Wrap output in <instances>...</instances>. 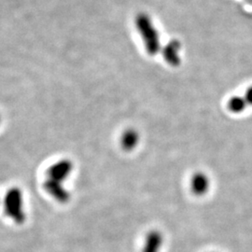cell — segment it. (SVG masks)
Masks as SVG:
<instances>
[{"label":"cell","instance_id":"obj_6","mask_svg":"<svg viewBox=\"0 0 252 252\" xmlns=\"http://www.w3.org/2000/svg\"><path fill=\"white\" fill-rule=\"evenodd\" d=\"M139 142V134L135 129H127L121 137L122 148L126 152H131Z\"/></svg>","mask_w":252,"mask_h":252},{"label":"cell","instance_id":"obj_3","mask_svg":"<svg viewBox=\"0 0 252 252\" xmlns=\"http://www.w3.org/2000/svg\"><path fill=\"white\" fill-rule=\"evenodd\" d=\"M46 191L59 203H66L70 199V193L63 187L62 182L47 179L43 184Z\"/></svg>","mask_w":252,"mask_h":252},{"label":"cell","instance_id":"obj_5","mask_svg":"<svg viewBox=\"0 0 252 252\" xmlns=\"http://www.w3.org/2000/svg\"><path fill=\"white\" fill-rule=\"evenodd\" d=\"M162 244V234L158 231H152L146 236L142 252H159Z\"/></svg>","mask_w":252,"mask_h":252},{"label":"cell","instance_id":"obj_10","mask_svg":"<svg viewBox=\"0 0 252 252\" xmlns=\"http://www.w3.org/2000/svg\"><path fill=\"white\" fill-rule=\"evenodd\" d=\"M0 121H1V119H0Z\"/></svg>","mask_w":252,"mask_h":252},{"label":"cell","instance_id":"obj_4","mask_svg":"<svg viewBox=\"0 0 252 252\" xmlns=\"http://www.w3.org/2000/svg\"><path fill=\"white\" fill-rule=\"evenodd\" d=\"M148 21L144 17H139L137 19V27L139 30L142 32V35L144 36L145 42L147 44V50L150 53H156L157 48H158V42L156 39V36L153 33V28L148 25Z\"/></svg>","mask_w":252,"mask_h":252},{"label":"cell","instance_id":"obj_1","mask_svg":"<svg viewBox=\"0 0 252 252\" xmlns=\"http://www.w3.org/2000/svg\"><path fill=\"white\" fill-rule=\"evenodd\" d=\"M4 209L7 216L15 223L22 224L26 220V213L24 210L23 192L18 188L9 189L4 198Z\"/></svg>","mask_w":252,"mask_h":252},{"label":"cell","instance_id":"obj_9","mask_svg":"<svg viewBox=\"0 0 252 252\" xmlns=\"http://www.w3.org/2000/svg\"><path fill=\"white\" fill-rule=\"evenodd\" d=\"M244 98L246 100V102H247L248 105H249V104L252 105V87L248 90L246 95L244 96Z\"/></svg>","mask_w":252,"mask_h":252},{"label":"cell","instance_id":"obj_7","mask_svg":"<svg viewBox=\"0 0 252 252\" xmlns=\"http://www.w3.org/2000/svg\"><path fill=\"white\" fill-rule=\"evenodd\" d=\"M191 189L195 194L202 195L204 194L209 186V181L206 175L204 174H196L191 180Z\"/></svg>","mask_w":252,"mask_h":252},{"label":"cell","instance_id":"obj_2","mask_svg":"<svg viewBox=\"0 0 252 252\" xmlns=\"http://www.w3.org/2000/svg\"><path fill=\"white\" fill-rule=\"evenodd\" d=\"M73 170V163L69 160H61L54 163L48 170L47 179L62 182L66 180Z\"/></svg>","mask_w":252,"mask_h":252},{"label":"cell","instance_id":"obj_8","mask_svg":"<svg viewBox=\"0 0 252 252\" xmlns=\"http://www.w3.org/2000/svg\"><path fill=\"white\" fill-rule=\"evenodd\" d=\"M247 102L244 97H234L229 102V109L234 112H241L247 107Z\"/></svg>","mask_w":252,"mask_h":252}]
</instances>
